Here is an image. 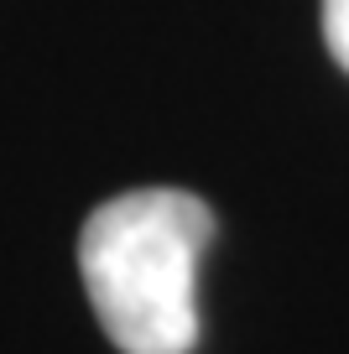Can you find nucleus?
<instances>
[{
    "instance_id": "nucleus-1",
    "label": "nucleus",
    "mask_w": 349,
    "mask_h": 354,
    "mask_svg": "<svg viewBox=\"0 0 349 354\" xmlns=\"http://www.w3.org/2000/svg\"><path fill=\"white\" fill-rule=\"evenodd\" d=\"M214 209L183 188H136L99 203L78 234V271L120 354H193L198 261Z\"/></svg>"
},
{
    "instance_id": "nucleus-2",
    "label": "nucleus",
    "mask_w": 349,
    "mask_h": 354,
    "mask_svg": "<svg viewBox=\"0 0 349 354\" xmlns=\"http://www.w3.org/2000/svg\"><path fill=\"white\" fill-rule=\"evenodd\" d=\"M323 42L334 63L349 73V0H323Z\"/></svg>"
}]
</instances>
